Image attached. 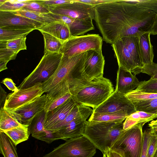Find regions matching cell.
Instances as JSON below:
<instances>
[{"label":"cell","instance_id":"obj_16","mask_svg":"<svg viewBox=\"0 0 157 157\" xmlns=\"http://www.w3.org/2000/svg\"><path fill=\"white\" fill-rule=\"evenodd\" d=\"M117 58L119 67L132 73L139 74L141 67L135 61L131 53L128 50L121 39L111 44Z\"/></svg>","mask_w":157,"mask_h":157},{"label":"cell","instance_id":"obj_28","mask_svg":"<svg viewBox=\"0 0 157 157\" xmlns=\"http://www.w3.org/2000/svg\"><path fill=\"white\" fill-rule=\"evenodd\" d=\"M4 107L0 110V132L23 125Z\"/></svg>","mask_w":157,"mask_h":157},{"label":"cell","instance_id":"obj_42","mask_svg":"<svg viewBox=\"0 0 157 157\" xmlns=\"http://www.w3.org/2000/svg\"><path fill=\"white\" fill-rule=\"evenodd\" d=\"M149 129L143 132V143L140 157H147V152L149 144L152 136Z\"/></svg>","mask_w":157,"mask_h":157},{"label":"cell","instance_id":"obj_34","mask_svg":"<svg viewBox=\"0 0 157 157\" xmlns=\"http://www.w3.org/2000/svg\"><path fill=\"white\" fill-rule=\"evenodd\" d=\"M86 107V106L78 103L74 107L64 120L56 124L49 131H55L66 125L83 111Z\"/></svg>","mask_w":157,"mask_h":157},{"label":"cell","instance_id":"obj_6","mask_svg":"<svg viewBox=\"0 0 157 157\" xmlns=\"http://www.w3.org/2000/svg\"><path fill=\"white\" fill-rule=\"evenodd\" d=\"M63 56L60 53L45 52L39 63L33 71L22 81L17 87L19 89L43 83L54 73Z\"/></svg>","mask_w":157,"mask_h":157},{"label":"cell","instance_id":"obj_25","mask_svg":"<svg viewBox=\"0 0 157 157\" xmlns=\"http://www.w3.org/2000/svg\"><path fill=\"white\" fill-rule=\"evenodd\" d=\"M46 113L44 110L36 116L29 124V128L32 136L39 139L45 136L46 130L44 128V125Z\"/></svg>","mask_w":157,"mask_h":157},{"label":"cell","instance_id":"obj_10","mask_svg":"<svg viewBox=\"0 0 157 157\" xmlns=\"http://www.w3.org/2000/svg\"><path fill=\"white\" fill-rule=\"evenodd\" d=\"M93 113V110L90 107L86 106L68 124L56 131L51 132L53 133L57 140H67L81 136L84 132L86 120Z\"/></svg>","mask_w":157,"mask_h":157},{"label":"cell","instance_id":"obj_20","mask_svg":"<svg viewBox=\"0 0 157 157\" xmlns=\"http://www.w3.org/2000/svg\"><path fill=\"white\" fill-rule=\"evenodd\" d=\"M116 82L114 91L124 95L136 89L140 83L136 75L120 67L117 71Z\"/></svg>","mask_w":157,"mask_h":157},{"label":"cell","instance_id":"obj_23","mask_svg":"<svg viewBox=\"0 0 157 157\" xmlns=\"http://www.w3.org/2000/svg\"><path fill=\"white\" fill-rule=\"evenodd\" d=\"M157 118V114L136 111L127 116L123 124V129L127 130L140 123L145 124Z\"/></svg>","mask_w":157,"mask_h":157},{"label":"cell","instance_id":"obj_18","mask_svg":"<svg viewBox=\"0 0 157 157\" xmlns=\"http://www.w3.org/2000/svg\"><path fill=\"white\" fill-rule=\"evenodd\" d=\"M77 104L71 96L62 105L46 113L44 125V129L49 131L64 120Z\"/></svg>","mask_w":157,"mask_h":157},{"label":"cell","instance_id":"obj_19","mask_svg":"<svg viewBox=\"0 0 157 157\" xmlns=\"http://www.w3.org/2000/svg\"><path fill=\"white\" fill-rule=\"evenodd\" d=\"M47 93L44 109L46 113L62 105L72 96L69 88L66 85L57 86Z\"/></svg>","mask_w":157,"mask_h":157},{"label":"cell","instance_id":"obj_36","mask_svg":"<svg viewBox=\"0 0 157 157\" xmlns=\"http://www.w3.org/2000/svg\"><path fill=\"white\" fill-rule=\"evenodd\" d=\"M21 10L41 13L50 12L48 6L43 3L40 0H29L28 3Z\"/></svg>","mask_w":157,"mask_h":157},{"label":"cell","instance_id":"obj_11","mask_svg":"<svg viewBox=\"0 0 157 157\" xmlns=\"http://www.w3.org/2000/svg\"><path fill=\"white\" fill-rule=\"evenodd\" d=\"M94 6L77 0L70 3L48 6L52 13L79 19L92 18L94 19Z\"/></svg>","mask_w":157,"mask_h":157},{"label":"cell","instance_id":"obj_26","mask_svg":"<svg viewBox=\"0 0 157 157\" xmlns=\"http://www.w3.org/2000/svg\"><path fill=\"white\" fill-rule=\"evenodd\" d=\"M29 125L15 127L3 131L17 146L19 144L26 141L29 139L30 134Z\"/></svg>","mask_w":157,"mask_h":157},{"label":"cell","instance_id":"obj_52","mask_svg":"<svg viewBox=\"0 0 157 157\" xmlns=\"http://www.w3.org/2000/svg\"><path fill=\"white\" fill-rule=\"evenodd\" d=\"M7 63L5 62H0V71L7 69L6 67Z\"/></svg>","mask_w":157,"mask_h":157},{"label":"cell","instance_id":"obj_53","mask_svg":"<svg viewBox=\"0 0 157 157\" xmlns=\"http://www.w3.org/2000/svg\"><path fill=\"white\" fill-rule=\"evenodd\" d=\"M153 157H157V149L155 154Z\"/></svg>","mask_w":157,"mask_h":157},{"label":"cell","instance_id":"obj_7","mask_svg":"<svg viewBox=\"0 0 157 157\" xmlns=\"http://www.w3.org/2000/svg\"><path fill=\"white\" fill-rule=\"evenodd\" d=\"M96 149L87 138L82 136L66 140L43 157H93Z\"/></svg>","mask_w":157,"mask_h":157},{"label":"cell","instance_id":"obj_49","mask_svg":"<svg viewBox=\"0 0 157 157\" xmlns=\"http://www.w3.org/2000/svg\"><path fill=\"white\" fill-rule=\"evenodd\" d=\"M151 35H157V14H156L153 24L150 32Z\"/></svg>","mask_w":157,"mask_h":157},{"label":"cell","instance_id":"obj_8","mask_svg":"<svg viewBox=\"0 0 157 157\" xmlns=\"http://www.w3.org/2000/svg\"><path fill=\"white\" fill-rule=\"evenodd\" d=\"M102 41L98 34L72 36L63 42L59 53L64 56L70 57L91 50L102 51Z\"/></svg>","mask_w":157,"mask_h":157},{"label":"cell","instance_id":"obj_48","mask_svg":"<svg viewBox=\"0 0 157 157\" xmlns=\"http://www.w3.org/2000/svg\"><path fill=\"white\" fill-rule=\"evenodd\" d=\"M0 108L4 107L7 95L6 92L4 90L2 87L1 85L0 87Z\"/></svg>","mask_w":157,"mask_h":157},{"label":"cell","instance_id":"obj_54","mask_svg":"<svg viewBox=\"0 0 157 157\" xmlns=\"http://www.w3.org/2000/svg\"><path fill=\"white\" fill-rule=\"evenodd\" d=\"M103 157H107V155L106 154H104Z\"/></svg>","mask_w":157,"mask_h":157},{"label":"cell","instance_id":"obj_12","mask_svg":"<svg viewBox=\"0 0 157 157\" xmlns=\"http://www.w3.org/2000/svg\"><path fill=\"white\" fill-rule=\"evenodd\" d=\"M124 111L128 115L136 111L134 105L123 94L114 91L112 94L96 108L93 112L106 113Z\"/></svg>","mask_w":157,"mask_h":157},{"label":"cell","instance_id":"obj_47","mask_svg":"<svg viewBox=\"0 0 157 157\" xmlns=\"http://www.w3.org/2000/svg\"><path fill=\"white\" fill-rule=\"evenodd\" d=\"M78 1L94 6L106 3L113 2L115 0H77Z\"/></svg>","mask_w":157,"mask_h":157},{"label":"cell","instance_id":"obj_4","mask_svg":"<svg viewBox=\"0 0 157 157\" xmlns=\"http://www.w3.org/2000/svg\"><path fill=\"white\" fill-rule=\"evenodd\" d=\"M123 122L87 121L82 136L87 138L103 154L110 149L123 131Z\"/></svg>","mask_w":157,"mask_h":157},{"label":"cell","instance_id":"obj_29","mask_svg":"<svg viewBox=\"0 0 157 157\" xmlns=\"http://www.w3.org/2000/svg\"><path fill=\"white\" fill-rule=\"evenodd\" d=\"M33 29H16L0 28V41H8L25 37Z\"/></svg>","mask_w":157,"mask_h":157},{"label":"cell","instance_id":"obj_21","mask_svg":"<svg viewBox=\"0 0 157 157\" xmlns=\"http://www.w3.org/2000/svg\"><path fill=\"white\" fill-rule=\"evenodd\" d=\"M37 30L48 33L63 41L72 36L68 26L60 21H56L44 25Z\"/></svg>","mask_w":157,"mask_h":157},{"label":"cell","instance_id":"obj_40","mask_svg":"<svg viewBox=\"0 0 157 157\" xmlns=\"http://www.w3.org/2000/svg\"><path fill=\"white\" fill-rule=\"evenodd\" d=\"M140 72L149 75L151 77L150 80H157V63L152 62L144 65L141 68Z\"/></svg>","mask_w":157,"mask_h":157},{"label":"cell","instance_id":"obj_14","mask_svg":"<svg viewBox=\"0 0 157 157\" xmlns=\"http://www.w3.org/2000/svg\"><path fill=\"white\" fill-rule=\"evenodd\" d=\"M44 25L42 23L16 15L13 12L0 11V28L35 30Z\"/></svg>","mask_w":157,"mask_h":157},{"label":"cell","instance_id":"obj_44","mask_svg":"<svg viewBox=\"0 0 157 157\" xmlns=\"http://www.w3.org/2000/svg\"><path fill=\"white\" fill-rule=\"evenodd\" d=\"M40 0L43 3L48 6L69 3L73 1V0Z\"/></svg>","mask_w":157,"mask_h":157},{"label":"cell","instance_id":"obj_5","mask_svg":"<svg viewBox=\"0 0 157 157\" xmlns=\"http://www.w3.org/2000/svg\"><path fill=\"white\" fill-rule=\"evenodd\" d=\"M144 124H139L124 130L110 149L123 157H140L144 139L142 128Z\"/></svg>","mask_w":157,"mask_h":157},{"label":"cell","instance_id":"obj_41","mask_svg":"<svg viewBox=\"0 0 157 157\" xmlns=\"http://www.w3.org/2000/svg\"><path fill=\"white\" fill-rule=\"evenodd\" d=\"M17 56L6 48L3 41H0V62L8 63L10 60L15 59Z\"/></svg>","mask_w":157,"mask_h":157},{"label":"cell","instance_id":"obj_38","mask_svg":"<svg viewBox=\"0 0 157 157\" xmlns=\"http://www.w3.org/2000/svg\"><path fill=\"white\" fill-rule=\"evenodd\" d=\"M135 90L143 92L157 93V80L141 81Z\"/></svg>","mask_w":157,"mask_h":157},{"label":"cell","instance_id":"obj_30","mask_svg":"<svg viewBox=\"0 0 157 157\" xmlns=\"http://www.w3.org/2000/svg\"><path fill=\"white\" fill-rule=\"evenodd\" d=\"M42 34L44 43V53H59L63 41L45 32Z\"/></svg>","mask_w":157,"mask_h":157},{"label":"cell","instance_id":"obj_2","mask_svg":"<svg viewBox=\"0 0 157 157\" xmlns=\"http://www.w3.org/2000/svg\"><path fill=\"white\" fill-rule=\"evenodd\" d=\"M72 97L78 104L96 108L114 92L111 81L103 75L90 81H79L69 87Z\"/></svg>","mask_w":157,"mask_h":157},{"label":"cell","instance_id":"obj_50","mask_svg":"<svg viewBox=\"0 0 157 157\" xmlns=\"http://www.w3.org/2000/svg\"><path fill=\"white\" fill-rule=\"evenodd\" d=\"M150 132L153 133L157 131V118L156 120L151 121L148 124Z\"/></svg>","mask_w":157,"mask_h":157},{"label":"cell","instance_id":"obj_43","mask_svg":"<svg viewBox=\"0 0 157 157\" xmlns=\"http://www.w3.org/2000/svg\"><path fill=\"white\" fill-rule=\"evenodd\" d=\"M147 152V157H153L157 149V135L152 134Z\"/></svg>","mask_w":157,"mask_h":157},{"label":"cell","instance_id":"obj_45","mask_svg":"<svg viewBox=\"0 0 157 157\" xmlns=\"http://www.w3.org/2000/svg\"><path fill=\"white\" fill-rule=\"evenodd\" d=\"M38 140L44 141L48 144H50L52 142L57 140L54 136L53 133L50 131L46 130L45 135Z\"/></svg>","mask_w":157,"mask_h":157},{"label":"cell","instance_id":"obj_51","mask_svg":"<svg viewBox=\"0 0 157 157\" xmlns=\"http://www.w3.org/2000/svg\"><path fill=\"white\" fill-rule=\"evenodd\" d=\"M107 157H123L119 154L115 152L110 149L108 150L105 154Z\"/></svg>","mask_w":157,"mask_h":157},{"label":"cell","instance_id":"obj_27","mask_svg":"<svg viewBox=\"0 0 157 157\" xmlns=\"http://www.w3.org/2000/svg\"><path fill=\"white\" fill-rule=\"evenodd\" d=\"M16 147L7 135L0 132V152L4 157H18Z\"/></svg>","mask_w":157,"mask_h":157},{"label":"cell","instance_id":"obj_39","mask_svg":"<svg viewBox=\"0 0 157 157\" xmlns=\"http://www.w3.org/2000/svg\"><path fill=\"white\" fill-rule=\"evenodd\" d=\"M125 2L133 3L137 6L147 9L157 14V0H125Z\"/></svg>","mask_w":157,"mask_h":157},{"label":"cell","instance_id":"obj_17","mask_svg":"<svg viewBox=\"0 0 157 157\" xmlns=\"http://www.w3.org/2000/svg\"><path fill=\"white\" fill-rule=\"evenodd\" d=\"M41 15L44 16L52 17L65 24L68 27L71 34L73 36L83 35L88 32L94 29L92 22L93 19L92 18L77 19L51 12L41 13Z\"/></svg>","mask_w":157,"mask_h":157},{"label":"cell","instance_id":"obj_15","mask_svg":"<svg viewBox=\"0 0 157 157\" xmlns=\"http://www.w3.org/2000/svg\"><path fill=\"white\" fill-rule=\"evenodd\" d=\"M46 94H44L30 103L18 109L8 111L21 124L29 125L37 115L44 109Z\"/></svg>","mask_w":157,"mask_h":157},{"label":"cell","instance_id":"obj_9","mask_svg":"<svg viewBox=\"0 0 157 157\" xmlns=\"http://www.w3.org/2000/svg\"><path fill=\"white\" fill-rule=\"evenodd\" d=\"M44 93L42 83H37L30 87L19 89L7 95L4 108L8 111L14 110L33 102Z\"/></svg>","mask_w":157,"mask_h":157},{"label":"cell","instance_id":"obj_55","mask_svg":"<svg viewBox=\"0 0 157 157\" xmlns=\"http://www.w3.org/2000/svg\"><path fill=\"white\" fill-rule=\"evenodd\" d=\"M153 134L157 135V131L154 132Z\"/></svg>","mask_w":157,"mask_h":157},{"label":"cell","instance_id":"obj_33","mask_svg":"<svg viewBox=\"0 0 157 157\" xmlns=\"http://www.w3.org/2000/svg\"><path fill=\"white\" fill-rule=\"evenodd\" d=\"M125 95L132 103L157 99V93L143 92L135 90Z\"/></svg>","mask_w":157,"mask_h":157},{"label":"cell","instance_id":"obj_37","mask_svg":"<svg viewBox=\"0 0 157 157\" xmlns=\"http://www.w3.org/2000/svg\"><path fill=\"white\" fill-rule=\"evenodd\" d=\"M29 1L5 0L3 3L0 4V11L13 12L20 10Z\"/></svg>","mask_w":157,"mask_h":157},{"label":"cell","instance_id":"obj_13","mask_svg":"<svg viewBox=\"0 0 157 157\" xmlns=\"http://www.w3.org/2000/svg\"><path fill=\"white\" fill-rule=\"evenodd\" d=\"M105 64L102 51L91 50L86 52L81 73V81H90L103 75Z\"/></svg>","mask_w":157,"mask_h":157},{"label":"cell","instance_id":"obj_32","mask_svg":"<svg viewBox=\"0 0 157 157\" xmlns=\"http://www.w3.org/2000/svg\"><path fill=\"white\" fill-rule=\"evenodd\" d=\"M136 111L157 114V99L132 103Z\"/></svg>","mask_w":157,"mask_h":157},{"label":"cell","instance_id":"obj_1","mask_svg":"<svg viewBox=\"0 0 157 157\" xmlns=\"http://www.w3.org/2000/svg\"><path fill=\"white\" fill-rule=\"evenodd\" d=\"M94 10L93 20L103 40L111 44L124 37L150 32L156 14L123 0L97 5Z\"/></svg>","mask_w":157,"mask_h":157},{"label":"cell","instance_id":"obj_31","mask_svg":"<svg viewBox=\"0 0 157 157\" xmlns=\"http://www.w3.org/2000/svg\"><path fill=\"white\" fill-rule=\"evenodd\" d=\"M13 12L16 15L30 19L44 25L54 21H59L52 17L43 16L41 13L31 11L20 10Z\"/></svg>","mask_w":157,"mask_h":157},{"label":"cell","instance_id":"obj_22","mask_svg":"<svg viewBox=\"0 0 157 157\" xmlns=\"http://www.w3.org/2000/svg\"><path fill=\"white\" fill-rule=\"evenodd\" d=\"M150 32L138 36L139 47L143 66L153 62L154 53L150 40Z\"/></svg>","mask_w":157,"mask_h":157},{"label":"cell","instance_id":"obj_3","mask_svg":"<svg viewBox=\"0 0 157 157\" xmlns=\"http://www.w3.org/2000/svg\"><path fill=\"white\" fill-rule=\"evenodd\" d=\"M86 56V52L70 57L63 56L53 75L42 83V90L47 93L56 87L68 84L73 80H79Z\"/></svg>","mask_w":157,"mask_h":157},{"label":"cell","instance_id":"obj_35","mask_svg":"<svg viewBox=\"0 0 157 157\" xmlns=\"http://www.w3.org/2000/svg\"><path fill=\"white\" fill-rule=\"evenodd\" d=\"M26 37H24L8 41H3L5 47L16 54L21 50H26L25 41Z\"/></svg>","mask_w":157,"mask_h":157},{"label":"cell","instance_id":"obj_24","mask_svg":"<svg viewBox=\"0 0 157 157\" xmlns=\"http://www.w3.org/2000/svg\"><path fill=\"white\" fill-rule=\"evenodd\" d=\"M128 116L124 111L106 113H99L93 112L88 121L96 122H105L122 123Z\"/></svg>","mask_w":157,"mask_h":157},{"label":"cell","instance_id":"obj_46","mask_svg":"<svg viewBox=\"0 0 157 157\" xmlns=\"http://www.w3.org/2000/svg\"><path fill=\"white\" fill-rule=\"evenodd\" d=\"M3 83L7 87L9 90L16 92L19 90L13 80L10 78H6L2 81Z\"/></svg>","mask_w":157,"mask_h":157}]
</instances>
